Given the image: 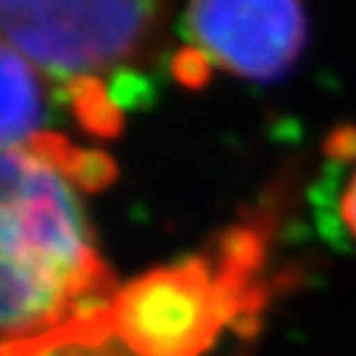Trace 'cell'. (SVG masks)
Instances as JSON below:
<instances>
[{
	"mask_svg": "<svg viewBox=\"0 0 356 356\" xmlns=\"http://www.w3.org/2000/svg\"><path fill=\"white\" fill-rule=\"evenodd\" d=\"M153 3H0V40L66 85L101 82L138 58L159 26Z\"/></svg>",
	"mask_w": 356,
	"mask_h": 356,
	"instance_id": "cell-3",
	"label": "cell"
},
{
	"mask_svg": "<svg viewBox=\"0 0 356 356\" xmlns=\"http://www.w3.org/2000/svg\"><path fill=\"white\" fill-rule=\"evenodd\" d=\"M341 216L346 222V229L351 232V238L356 241V169L351 172V177L343 188V198H341Z\"/></svg>",
	"mask_w": 356,
	"mask_h": 356,
	"instance_id": "cell-6",
	"label": "cell"
},
{
	"mask_svg": "<svg viewBox=\"0 0 356 356\" xmlns=\"http://www.w3.org/2000/svg\"><path fill=\"white\" fill-rule=\"evenodd\" d=\"M45 106L42 72L13 45L0 40V151L42 135Z\"/></svg>",
	"mask_w": 356,
	"mask_h": 356,
	"instance_id": "cell-5",
	"label": "cell"
},
{
	"mask_svg": "<svg viewBox=\"0 0 356 356\" xmlns=\"http://www.w3.org/2000/svg\"><path fill=\"white\" fill-rule=\"evenodd\" d=\"M185 26L193 51L245 79H275L288 72L304 51L306 16L288 0L195 3Z\"/></svg>",
	"mask_w": 356,
	"mask_h": 356,
	"instance_id": "cell-4",
	"label": "cell"
},
{
	"mask_svg": "<svg viewBox=\"0 0 356 356\" xmlns=\"http://www.w3.org/2000/svg\"><path fill=\"white\" fill-rule=\"evenodd\" d=\"M111 175L106 156L56 132L0 151V346L56 335L111 301L79 198Z\"/></svg>",
	"mask_w": 356,
	"mask_h": 356,
	"instance_id": "cell-1",
	"label": "cell"
},
{
	"mask_svg": "<svg viewBox=\"0 0 356 356\" xmlns=\"http://www.w3.org/2000/svg\"><path fill=\"white\" fill-rule=\"evenodd\" d=\"M248 251L238 243L222 259L193 256L119 288L95 317L72 327L111 335L132 356H204L243 309Z\"/></svg>",
	"mask_w": 356,
	"mask_h": 356,
	"instance_id": "cell-2",
	"label": "cell"
}]
</instances>
